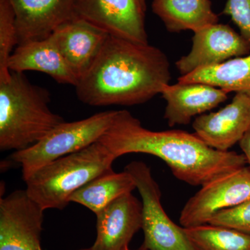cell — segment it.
I'll list each match as a JSON object with an SVG mask.
<instances>
[{
	"instance_id": "1",
	"label": "cell",
	"mask_w": 250,
	"mask_h": 250,
	"mask_svg": "<svg viewBox=\"0 0 250 250\" xmlns=\"http://www.w3.org/2000/svg\"><path fill=\"white\" fill-rule=\"evenodd\" d=\"M99 141L116 159L133 153L156 156L167 164L176 178L193 187H202L248 164L243 154L216 150L194 133L146 129L126 110L117 111L109 129Z\"/></svg>"
},
{
	"instance_id": "2",
	"label": "cell",
	"mask_w": 250,
	"mask_h": 250,
	"mask_svg": "<svg viewBox=\"0 0 250 250\" xmlns=\"http://www.w3.org/2000/svg\"><path fill=\"white\" fill-rule=\"evenodd\" d=\"M170 80V62L160 49L109 35L75 89L89 106H130L161 94Z\"/></svg>"
},
{
	"instance_id": "3",
	"label": "cell",
	"mask_w": 250,
	"mask_h": 250,
	"mask_svg": "<svg viewBox=\"0 0 250 250\" xmlns=\"http://www.w3.org/2000/svg\"><path fill=\"white\" fill-rule=\"evenodd\" d=\"M0 83V150H22L39 142L64 119L49 108L48 90L24 72H11Z\"/></svg>"
},
{
	"instance_id": "4",
	"label": "cell",
	"mask_w": 250,
	"mask_h": 250,
	"mask_svg": "<svg viewBox=\"0 0 250 250\" xmlns=\"http://www.w3.org/2000/svg\"><path fill=\"white\" fill-rule=\"evenodd\" d=\"M116 159L109 149L98 141L31 172L23 179L26 191L45 210H63L74 192L111 170Z\"/></svg>"
},
{
	"instance_id": "5",
	"label": "cell",
	"mask_w": 250,
	"mask_h": 250,
	"mask_svg": "<svg viewBox=\"0 0 250 250\" xmlns=\"http://www.w3.org/2000/svg\"><path fill=\"white\" fill-rule=\"evenodd\" d=\"M117 111L100 112L78 121H64L39 142L13 153L11 159L21 164L22 178H25L39 167L98 142L109 129Z\"/></svg>"
},
{
	"instance_id": "6",
	"label": "cell",
	"mask_w": 250,
	"mask_h": 250,
	"mask_svg": "<svg viewBox=\"0 0 250 250\" xmlns=\"http://www.w3.org/2000/svg\"><path fill=\"white\" fill-rule=\"evenodd\" d=\"M131 176L142 202V246L147 250H199L185 228L171 220L161 204V191L149 167L134 161L125 167Z\"/></svg>"
},
{
	"instance_id": "7",
	"label": "cell",
	"mask_w": 250,
	"mask_h": 250,
	"mask_svg": "<svg viewBox=\"0 0 250 250\" xmlns=\"http://www.w3.org/2000/svg\"><path fill=\"white\" fill-rule=\"evenodd\" d=\"M250 199V167L245 166L202 186L185 204L179 216L184 228L208 224L222 210Z\"/></svg>"
},
{
	"instance_id": "8",
	"label": "cell",
	"mask_w": 250,
	"mask_h": 250,
	"mask_svg": "<svg viewBox=\"0 0 250 250\" xmlns=\"http://www.w3.org/2000/svg\"><path fill=\"white\" fill-rule=\"evenodd\" d=\"M45 209L25 189L0 200V250H42Z\"/></svg>"
},
{
	"instance_id": "9",
	"label": "cell",
	"mask_w": 250,
	"mask_h": 250,
	"mask_svg": "<svg viewBox=\"0 0 250 250\" xmlns=\"http://www.w3.org/2000/svg\"><path fill=\"white\" fill-rule=\"evenodd\" d=\"M75 14L109 35L148 44L139 0H75Z\"/></svg>"
},
{
	"instance_id": "10",
	"label": "cell",
	"mask_w": 250,
	"mask_h": 250,
	"mask_svg": "<svg viewBox=\"0 0 250 250\" xmlns=\"http://www.w3.org/2000/svg\"><path fill=\"white\" fill-rule=\"evenodd\" d=\"M191 50L176 62L182 76L250 54L248 42L229 25L211 24L194 33Z\"/></svg>"
},
{
	"instance_id": "11",
	"label": "cell",
	"mask_w": 250,
	"mask_h": 250,
	"mask_svg": "<svg viewBox=\"0 0 250 250\" xmlns=\"http://www.w3.org/2000/svg\"><path fill=\"white\" fill-rule=\"evenodd\" d=\"M192 128L207 146L222 152L230 151L250 129V95L236 93L225 107L197 116Z\"/></svg>"
},
{
	"instance_id": "12",
	"label": "cell",
	"mask_w": 250,
	"mask_h": 250,
	"mask_svg": "<svg viewBox=\"0 0 250 250\" xmlns=\"http://www.w3.org/2000/svg\"><path fill=\"white\" fill-rule=\"evenodd\" d=\"M96 215L97 236L92 250H123L142 229V202L128 192Z\"/></svg>"
},
{
	"instance_id": "13",
	"label": "cell",
	"mask_w": 250,
	"mask_h": 250,
	"mask_svg": "<svg viewBox=\"0 0 250 250\" xmlns=\"http://www.w3.org/2000/svg\"><path fill=\"white\" fill-rule=\"evenodd\" d=\"M9 1L16 15L18 45L47 39L62 24L76 18L75 0Z\"/></svg>"
},
{
	"instance_id": "14",
	"label": "cell",
	"mask_w": 250,
	"mask_h": 250,
	"mask_svg": "<svg viewBox=\"0 0 250 250\" xmlns=\"http://www.w3.org/2000/svg\"><path fill=\"white\" fill-rule=\"evenodd\" d=\"M51 36L80 81L93 66L109 34L75 18L57 28Z\"/></svg>"
},
{
	"instance_id": "15",
	"label": "cell",
	"mask_w": 250,
	"mask_h": 250,
	"mask_svg": "<svg viewBox=\"0 0 250 250\" xmlns=\"http://www.w3.org/2000/svg\"><path fill=\"white\" fill-rule=\"evenodd\" d=\"M161 94L167 103L164 118L170 126L189 124L194 117L226 101L228 95L213 85L180 82L166 85Z\"/></svg>"
},
{
	"instance_id": "16",
	"label": "cell",
	"mask_w": 250,
	"mask_h": 250,
	"mask_svg": "<svg viewBox=\"0 0 250 250\" xmlns=\"http://www.w3.org/2000/svg\"><path fill=\"white\" fill-rule=\"evenodd\" d=\"M8 67L11 72H43L62 84L75 87L79 83L78 77L62 57L52 36L18 45L10 57Z\"/></svg>"
},
{
	"instance_id": "17",
	"label": "cell",
	"mask_w": 250,
	"mask_h": 250,
	"mask_svg": "<svg viewBox=\"0 0 250 250\" xmlns=\"http://www.w3.org/2000/svg\"><path fill=\"white\" fill-rule=\"evenodd\" d=\"M152 8L170 32L195 33L218 21L210 0H153Z\"/></svg>"
},
{
	"instance_id": "18",
	"label": "cell",
	"mask_w": 250,
	"mask_h": 250,
	"mask_svg": "<svg viewBox=\"0 0 250 250\" xmlns=\"http://www.w3.org/2000/svg\"><path fill=\"white\" fill-rule=\"evenodd\" d=\"M180 83H202L231 92L250 95V54L223 63L202 67L179 77Z\"/></svg>"
},
{
	"instance_id": "19",
	"label": "cell",
	"mask_w": 250,
	"mask_h": 250,
	"mask_svg": "<svg viewBox=\"0 0 250 250\" xmlns=\"http://www.w3.org/2000/svg\"><path fill=\"white\" fill-rule=\"evenodd\" d=\"M134 189L136 185L127 172H116L111 169L74 192L70 202L83 206L97 214L113 200Z\"/></svg>"
},
{
	"instance_id": "20",
	"label": "cell",
	"mask_w": 250,
	"mask_h": 250,
	"mask_svg": "<svg viewBox=\"0 0 250 250\" xmlns=\"http://www.w3.org/2000/svg\"><path fill=\"white\" fill-rule=\"evenodd\" d=\"M199 250H250V233L210 224L185 228Z\"/></svg>"
},
{
	"instance_id": "21",
	"label": "cell",
	"mask_w": 250,
	"mask_h": 250,
	"mask_svg": "<svg viewBox=\"0 0 250 250\" xmlns=\"http://www.w3.org/2000/svg\"><path fill=\"white\" fill-rule=\"evenodd\" d=\"M18 45L16 15L9 0H0V83L11 77L8 62Z\"/></svg>"
},
{
	"instance_id": "22",
	"label": "cell",
	"mask_w": 250,
	"mask_h": 250,
	"mask_svg": "<svg viewBox=\"0 0 250 250\" xmlns=\"http://www.w3.org/2000/svg\"><path fill=\"white\" fill-rule=\"evenodd\" d=\"M208 224L250 233V199L233 208L219 212Z\"/></svg>"
},
{
	"instance_id": "23",
	"label": "cell",
	"mask_w": 250,
	"mask_h": 250,
	"mask_svg": "<svg viewBox=\"0 0 250 250\" xmlns=\"http://www.w3.org/2000/svg\"><path fill=\"white\" fill-rule=\"evenodd\" d=\"M223 14L230 16L250 48V0H228Z\"/></svg>"
},
{
	"instance_id": "24",
	"label": "cell",
	"mask_w": 250,
	"mask_h": 250,
	"mask_svg": "<svg viewBox=\"0 0 250 250\" xmlns=\"http://www.w3.org/2000/svg\"><path fill=\"white\" fill-rule=\"evenodd\" d=\"M239 146L243 151V155L246 157L247 164L250 167V129L241 140Z\"/></svg>"
},
{
	"instance_id": "25",
	"label": "cell",
	"mask_w": 250,
	"mask_h": 250,
	"mask_svg": "<svg viewBox=\"0 0 250 250\" xmlns=\"http://www.w3.org/2000/svg\"><path fill=\"white\" fill-rule=\"evenodd\" d=\"M92 250L90 249V248H84V249H80V250ZM123 250H147L146 249V248H145L144 247H143V246H141V247H140L139 248H138V249L131 250V249H130L129 247H127V248H125V249H124Z\"/></svg>"
},
{
	"instance_id": "26",
	"label": "cell",
	"mask_w": 250,
	"mask_h": 250,
	"mask_svg": "<svg viewBox=\"0 0 250 250\" xmlns=\"http://www.w3.org/2000/svg\"><path fill=\"white\" fill-rule=\"evenodd\" d=\"M139 4L142 8L143 11L146 12V0H139Z\"/></svg>"
}]
</instances>
